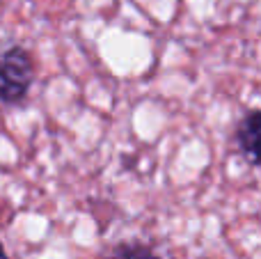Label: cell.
Listing matches in <instances>:
<instances>
[{"label": "cell", "mask_w": 261, "mask_h": 259, "mask_svg": "<svg viewBox=\"0 0 261 259\" xmlns=\"http://www.w3.org/2000/svg\"><path fill=\"white\" fill-rule=\"evenodd\" d=\"M35 81L32 55L21 46H12L0 55V101L18 103L30 92Z\"/></svg>", "instance_id": "cell-1"}, {"label": "cell", "mask_w": 261, "mask_h": 259, "mask_svg": "<svg viewBox=\"0 0 261 259\" xmlns=\"http://www.w3.org/2000/svg\"><path fill=\"white\" fill-rule=\"evenodd\" d=\"M0 259H9L7 252H5V248H3V243H0Z\"/></svg>", "instance_id": "cell-4"}, {"label": "cell", "mask_w": 261, "mask_h": 259, "mask_svg": "<svg viewBox=\"0 0 261 259\" xmlns=\"http://www.w3.org/2000/svg\"><path fill=\"white\" fill-rule=\"evenodd\" d=\"M106 259H161L144 246H119Z\"/></svg>", "instance_id": "cell-3"}, {"label": "cell", "mask_w": 261, "mask_h": 259, "mask_svg": "<svg viewBox=\"0 0 261 259\" xmlns=\"http://www.w3.org/2000/svg\"><path fill=\"white\" fill-rule=\"evenodd\" d=\"M239 149L252 165H261V110H250L236 126Z\"/></svg>", "instance_id": "cell-2"}]
</instances>
